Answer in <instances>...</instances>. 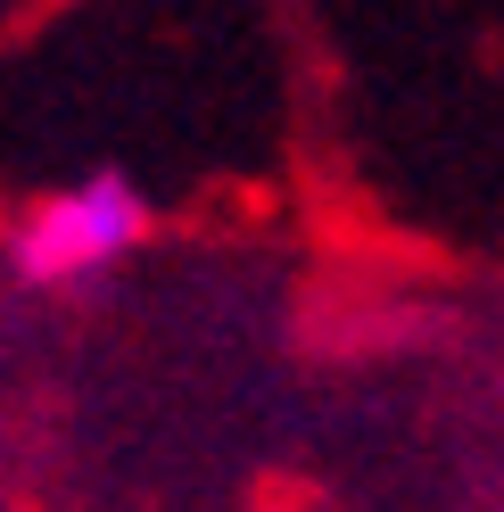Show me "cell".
<instances>
[{
	"label": "cell",
	"instance_id": "cell-1",
	"mask_svg": "<svg viewBox=\"0 0 504 512\" xmlns=\"http://www.w3.org/2000/svg\"><path fill=\"white\" fill-rule=\"evenodd\" d=\"M149 240V199L133 174H83L67 190L25 207V223L9 232V273L25 290H75V281L124 265Z\"/></svg>",
	"mask_w": 504,
	"mask_h": 512
}]
</instances>
